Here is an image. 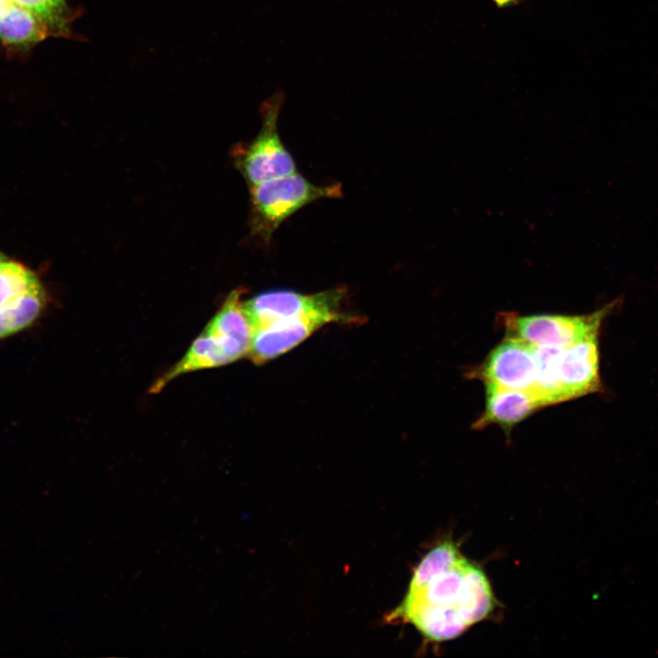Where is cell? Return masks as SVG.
<instances>
[{"instance_id": "14", "label": "cell", "mask_w": 658, "mask_h": 658, "mask_svg": "<svg viewBox=\"0 0 658 658\" xmlns=\"http://www.w3.org/2000/svg\"><path fill=\"white\" fill-rule=\"evenodd\" d=\"M520 0H493L498 7H507L517 4Z\"/></svg>"}, {"instance_id": "5", "label": "cell", "mask_w": 658, "mask_h": 658, "mask_svg": "<svg viewBox=\"0 0 658 658\" xmlns=\"http://www.w3.org/2000/svg\"><path fill=\"white\" fill-rule=\"evenodd\" d=\"M344 292L334 289L314 294L292 291L264 292L243 302L245 313L253 330L273 322L313 314H324L337 322H353L352 316L341 311Z\"/></svg>"}, {"instance_id": "2", "label": "cell", "mask_w": 658, "mask_h": 658, "mask_svg": "<svg viewBox=\"0 0 658 658\" xmlns=\"http://www.w3.org/2000/svg\"><path fill=\"white\" fill-rule=\"evenodd\" d=\"M251 338L250 333L238 326L211 319L184 356L154 381L150 392L161 391L183 374L226 366L247 356Z\"/></svg>"}, {"instance_id": "1", "label": "cell", "mask_w": 658, "mask_h": 658, "mask_svg": "<svg viewBox=\"0 0 658 658\" xmlns=\"http://www.w3.org/2000/svg\"><path fill=\"white\" fill-rule=\"evenodd\" d=\"M252 231L268 242L281 224L303 207L342 196L339 184L317 186L296 173L249 186Z\"/></svg>"}, {"instance_id": "7", "label": "cell", "mask_w": 658, "mask_h": 658, "mask_svg": "<svg viewBox=\"0 0 658 658\" xmlns=\"http://www.w3.org/2000/svg\"><path fill=\"white\" fill-rule=\"evenodd\" d=\"M599 334L560 348L555 371L563 402L600 389Z\"/></svg>"}, {"instance_id": "8", "label": "cell", "mask_w": 658, "mask_h": 658, "mask_svg": "<svg viewBox=\"0 0 658 658\" xmlns=\"http://www.w3.org/2000/svg\"><path fill=\"white\" fill-rule=\"evenodd\" d=\"M329 323L335 321L327 315L313 314L279 320L255 329L247 356L256 365L264 364L290 351Z\"/></svg>"}, {"instance_id": "13", "label": "cell", "mask_w": 658, "mask_h": 658, "mask_svg": "<svg viewBox=\"0 0 658 658\" xmlns=\"http://www.w3.org/2000/svg\"><path fill=\"white\" fill-rule=\"evenodd\" d=\"M37 15L48 27L51 35L66 36L70 30L72 12L66 0H10Z\"/></svg>"}, {"instance_id": "6", "label": "cell", "mask_w": 658, "mask_h": 658, "mask_svg": "<svg viewBox=\"0 0 658 658\" xmlns=\"http://www.w3.org/2000/svg\"><path fill=\"white\" fill-rule=\"evenodd\" d=\"M537 371L536 346L506 335L472 374L484 384L533 393Z\"/></svg>"}, {"instance_id": "4", "label": "cell", "mask_w": 658, "mask_h": 658, "mask_svg": "<svg viewBox=\"0 0 658 658\" xmlns=\"http://www.w3.org/2000/svg\"><path fill=\"white\" fill-rule=\"evenodd\" d=\"M608 305L585 315H504L506 335L538 347L565 348L599 334L602 321L612 309Z\"/></svg>"}, {"instance_id": "9", "label": "cell", "mask_w": 658, "mask_h": 658, "mask_svg": "<svg viewBox=\"0 0 658 658\" xmlns=\"http://www.w3.org/2000/svg\"><path fill=\"white\" fill-rule=\"evenodd\" d=\"M485 407L483 414L473 423L476 430L489 425H498L504 431L543 408L538 398L530 391L502 387L485 383Z\"/></svg>"}, {"instance_id": "3", "label": "cell", "mask_w": 658, "mask_h": 658, "mask_svg": "<svg viewBox=\"0 0 658 658\" xmlns=\"http://www.w3.org/2000/svg\"><path fill=\"white\" fill-rule=\"evenodd\" d=\"M283 101V92L278 90L264 101L260 131L238 161L249 186L297 172L294 159L282 143L278 131Z\"/></svg>"}, {"instance_id": "10", "label": "cell", "mask_w": 658, "mask_h": 658, "mask_svg": "<svg viewBox=\"0 0 658 658\" xmlns=\"http://www.w3.org/2000/svg\"><path fill=\"white\" fill-rule=\"evenodd\" d=\"M51 35L47 24L31 11L10 2L0 15V40L10 45H28Z\"/></svg>"}, {"instance_id": "12", "label": "cell", "mask_w": 658, "mask_h": 658, "mask_svg": "<svg viewBox=\"0 0 658 658\" xmlns=\"http://www.w3.org/2000/svg\"><path fill=\"white\" fill-rule=\"evenodd\" d=\"M41 289L32 271L0 253V308L23 294Z\"/></svg>"}, {"instance_id": "15", "label": "cell", "mask_w": 658, "mask_h": 658, "mask_svg": "<svg viewBox=\"0 0 658 658\" xmlns=\"http://www.w3.org/2000/svg\"><path fill=\"white\" fill-rule=\"evenodd\" d=\"M10 2V0H0V15L6 8Z\"/></svg>"}, {"instance_id": "11", "label": "cell", "mask_w": 658, "mask_h": 658, "mask_svg": "<svg viewBox=\"0 0 658 658\" xmlns=\"http://www.w3.org/2000/svg\"><path fill=\"white\" fill-rule=\"evenodd\" d=\"M44 289L23 294L0 308V340L30 326L42 313Z\"/></svg>"}]
</instances>
